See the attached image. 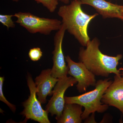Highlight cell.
<instances>
[{
	"label": "cell",
	"mask_w": 123,
	"mask_h": 123,
	"mask_svg": "<svg viewBox=\"0 0 123 123\" xmlns=\"http://www.w3.org/2000/svg\"><path fill=\"white\" fill-rule=\"evenodd\" d=\"M123 18H122V21H123Z\"/></svg>",
	"instance_id": "cell-20"
},
{
	"label": "cell",
	"mask_w": 123,
	"mask_h": 123,
	"mask_svg": "<svg viewBox=\"0 0 123 123\" xmlns=\"http://www.w3.org/2000/svg\"><path fill=\"white\" fill-rule=\"evenodd\" d=\"M82 5L93 7L104 18H116L122 20L123 6L114 4L106 0H78Z\"/></svg>",
	"instance_id": "cell-11"
},
{
	"label": "cell",
	"mask_w": 123,
	"mask_h": 123,
	"mask_svg": "<svg viewBox=\"0 0 123 123\" xmlns=\"http://www.w3.org/2000/svg\"><path fill=\"white\" fill-rule=\"evenodd\" d=\"M15 22L31 34L40 33L48 35L53 31H58L62 22L57 19L41 18L29 12H18L14 14Z\"/></svg>",
	"instance_id": "cell-4"
},
{
	"label": "cell",
	"mask_w": 123,
	"mask_h": 123,
	"mask_svg": "<svg viewBox=\"0 0 123 123\" xmlns=\"http://www.w3.org/2000/svg\"><path fill=\"white\" fill-rule=\"evenodd\" d=\"M113 81L111 78L97 81L93 90L74 97H65V103H75L84 107L81 115L82 120H86L92 113H103L108 109L109 106L101 102L103 95Z\"/></svg>",
	"instance_id": "cell-3"
},
{
	"label": "cell",
	"mask_w": 123,
	"mask_h": 123,
	"mask_svg": "<svg viewBox=\"0 0 123 123\" xmlns=\"http://www.w3.org/2000/svg\"><path fill=\"white\" fill-rule=\"evenodd\" d=\"M59 80L52 75L51 69H47L42 70L38 76L35 78L36 94L38 99L41 104H45L47 97L52 95L53 88Z\"/></svg>",
	"instance_id": "cell-10"
},
{
	"label": "cell",
	"mask_w": 123,
	"mask_h": 123,
	"mask_svg": "<svg viewBox=\"0 0 123 123\" xmlns=\"http://www.w3.org/2000/svg\"><path fill=\"white\" fill-rule=\"evenodd\" d=\"M37 4H42L51 13L55 12L58 5V0H35Z\"/></svg>",
	"instance_id": "cell-13"
},
{
	"label": "cell",
	"mask_w": 123,
	"mask_h": 123,
	"mask_svg": "<svg viewBox=\"0 0 123 123\" xmlns=\"http://www.w3.org/2000/svg\"><path fill=\"white\" fill-rule=\"evenodd\" d=\"M42 55L43 52L39 48H34L31 49L29 52V57L33 61H38L40 59Z\"/></svg>",
	"instance_id": "cell-16"
},
{
	"label": "cell",
	"mask_w": 123,
	"mask_h": 123,
	"mask_svg": "<svg viewBox=\"0 0 123 123\" xmlns=\"http://www.w3.org/2000/svg\"><path fill=\"white\" fill-rule=\"evenodd\" d=\"M12 17H14V15L0 14V22L2 25L6 26L8 29L10 28H14L15 27V25L12 21Z\"/></svg>",
	"instance_id": "cell-14"
},
{
	"label": "cell",
	"mask_w": 123,
	"mask_h": 123,
	"mask_svg": "<svg viewBox=\"0 0 123 123\" xmlns=\"http://www.w3.org/2000/svg\"><path fill=\"white\" fill-rule=\"evenodd\" d=\"M5 78L4 77H0V100L6 104L13 112L16 111V106L8 102L5 97L3 92V85L4 81Z\"/></svg>",
	"instance_id": "cell-15"
},
{
	"label": "cell",
	"mask_w": 123,
	"mask_h": 123,
	"mask_svg": "<svg viewBox=\"0 0 123 123\" xmlns=\"http://www.w3.org/2000/svg\"><path fill=\"white\" fill-rule=\"evenodd\" d=\"M101 102L117 108L123 115V78L121 75H115L114 81L104 92Z\"/></svg>",
	"instance_id": "cell-9"
},
{
	"label": "cell",
	"mask_w": 123,
	"mask_h": 123,
	"mask_svg": "<svg viewBox=\"0 0 123 123\" xmlns=\"http://www.w3.org/2000/svg\"><path fill=\"white\" fill-rule=\"evenodd\" d=\"M68 68V74L72 76L77 83L76 86L79 93L86 92L88 87L95 86L97 83L95 75L90 71L82 62H76L69 55L65 57Z\"/></svg>",
	"instance_id": "cell-7"
},
{
	"label": "cell",
	"mask_w": 123,
	"mask_h": 123,
	"mask_svg": "<svg viewBox=\"0 0 123 123\" xmlns=\"http://www.w3.org/2000/svg\"><path fill=\"white\" fill-rule=\"evenodd\" d=\"M66 31V27L62 23L60 29L57 31L54 37L55 49L52 52L53 55V66L51 69V73L54 77L60 79L67 76L68 68L65 60L62 43Z\"/></svg>",
	"instance_id": "cell-8"
},
{
	"label": "cell",
	"mask_w": 123,
	"mask_h": 123,
	"mask_svg": "<svg viewBox=\"0 0 123 123\" xmlns=\"http://www.w3.org/2000/svg\"><path fill=\"white\" fill-rule=\"evenodd\" d=\"M58 0L63 2L65 4H68L69 1H70V0Z\"/></svg>",
	"instance_id": "cell-17"
},
{
	"label": "cell",
	"mask_w": 123,
	"mask_h": 123,
	"mask_svg": "<svg viewBox=\"0 0 123 123\" xmlns=\"http://www.w3.org/2000/svg\"><path fill=\"white\" fill-rule=\"evenodd\" d=\"M100 43L97 38L90 40L86 48L81 47L78 54L79 62L95 76L108 77L111 74L121 75L122 68L117 67L123 55L119 54L116 56L105 55L99 50Z\"/></svg>",
	"instance_id": "cell-1"
},
{
	"label": "cell",
	"mask_w": 123,
	"mask_h": 123,
	"mask_svg": "<svg viewBox=\"0 0 123 123\" xmlns=\"http://www.w3.org/2000/svg\"><path fill=\"white\" fill-rule=\"evenodd\" d=\"M77 82L73 77L66 76L59 79L53 90L52 96L46 107V110L52 116L55 115L56 120L62 114L65 104L64 94L69 87L73 86Z\"/></svg>",
	"instance_id": "cell-6"
},
{
	"label": "cell",
	"mask_w": 123,
	"mask_h": 123,
	"mask_svg": "<svg viewBox=\"0 0 123 123\" xmlns=\"http://www.w3.org/2000/svg\"><path fill=\"white\" fill-rule=\"evenodd\" d=\"M82 106L75 103H65L62 114L57 120L58 123H81L83 113Z\"/></svg>",
	"instance_id": "cell-12"
},
{
	"label": "cell",
	"mask_w": 123,
	"mask_h": 123,
	"mask_svg": "<svg viewBox=\"0 0 123 123\" xmlns=\"http://www.w3.org/2000/svg\"><path fill=\"white\" fill-rule=\"evenodd\" d=\"M121 76H122V77L123 78V71H121Z\"/></svg>",
	"instance_id": "cell-18"
},
{
	"label": "cell",
	"mask_w": 123,
	"mask_h": 123,
	"mask_svg": "<svg viewBox=\"0 0 123 123\" xmlns=\"http://www.w3.org/2000/svg\"><path fill=\"white\" fill-rule=\"evenodd\" d=\"M81 5L79 1L73 0L69 4L61 6L57 14L62 18L66 30L74 36L82 46L86 47L90 40L88 35V25L98 13L87 14L82 10Z\"/></svg>",
	"instance_id": "cell-2"
},
{
	"label": "cell",
	"mask_w": 123,
	"mask_h": 123,
	"mask_svg": "<svg viewBox=\"0 0 123 123\" xmlns=\"http://www.w3.org/2000/svg\"><path fill=\"white\" fill-rule=\"evenodd\" d=\"M11 0L13 1H15V2H18L19 1V0Z\"/></svg>",
	"instance_id": "cell-19"
},
{
	"label": "cell",
	"mask_w": 123,
	"mask_h": 123,
	"mask_svg": "<svg viewBox=\"0 0 123 123\" xmlns=\"http://www.w3.org/2000/svg\"><path fill=\"white\" fill-rule=\"evenodd\" d=\"M27 80L30 95L28 99L23 103L24 109L21 114L25 117V121L31 119L40 123H50L48 112L43 109L41 103L36 97V86L31 75L28 74Z\"/></svg>",
	"instance_id": "cell-5"
}]
</instances>
